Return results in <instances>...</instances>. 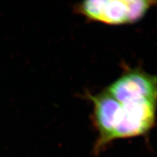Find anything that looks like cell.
Listing matches in <instances>:
<instances>
[{
	"label": "cell",
	"instance_id": "6da1fadb",
	"mask_svg": "<svg viewBox=\"0 0 157 157\" xmlns=\"http://www.w3.org/2000/svg\"><path fill=\"white\" fill-rule=\"evenodd\" d=\"M90 98L98 133L93 148L95 154L113 141L147 135L155 123L156 96L130 90L114 82Z\"/></svg>",
	"mask_w": 157,
	"mask_h": 157
},
{
	"label": "cell",
	"instance_id": "7a4b0ae2",
	"mask_svg": "<svg viewBox=\"0 0 157 157\" xmlns=\"http://www.w3.org/2000/svg\"><path fill=\"white\" fill-rule=\"evenodd\" d=\"M156 1L150 0H89L76 11L87 19L109 25L132 23L141 19Z\"/></svg>",
	"mask_w": 157,
	"mask_h": 157
}]
</instances>
